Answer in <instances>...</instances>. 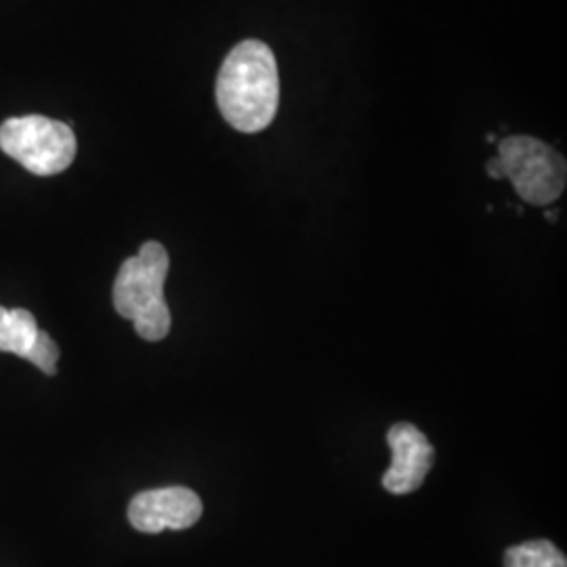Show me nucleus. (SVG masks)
Masks as SVG:
<instances>
[{"instance_id": "obj_6", "label": "nucleus", "mask_w": 567, "mask_h": 567, "mask_svg": "<svg viewBox=\"0 0 567 567\" xmlns=\"http://www.w3.org/2000/svg\"><path fill=\"white\" fill-rule=\"evenodd\" d=\"M393 461L383 475V487L391 494H412L425 484L426 473L435 463V447L425 433L412 423H398L386 433Z\"/></svg>"}, {"instance_id": "obj_1", "label": "nucleus", "mask_w": 567, "mask_h": 567, "mask_svg": "<svg viewBox=\"0 0 567 567\" xmlns=\"http://www.w3.org/2000/svg\"><path fill=\"white\" fill-rule=\"evenodd\" d=\"M280 76L274 51L264 41L236 44L217 76V105L227 124L252 135L265 131L278 114Z\"/></svg>"}, {"instance_id": "obj_9", "label": "nucleus", "mask_w": 567, "mask_h": 567, "mask_svg": "<svg viewBox=\"0 0 567 567\" xmlns=\"http://www.w3.org/2000/svg\"><path fill=\"white\" fill-rule=\"evenodd\" d=\"M23 360L32 362L37 368H41L44 374L53 377V374H58L60 347H58V343H55V341H53L44 330H41V332H39L37 343H34V347L30 349V353H28Z\"/></svg>"}, {"instance_id": "obj_5", "label": "nucleus", "mask_w": 567, "mask_h": 567, "mask_svg": "<svg viewBox=\"0 0 567 567\" xmlns=\"http://www.w3.org/2000/svg\"><path fill=\"white\" fill-rule=\"evenodd\" d=\"M203 517V501L189 487L173 486L147 489L128 505V522L143 534L164 529H187Z\"/></svg>"}, {"instance_id": "obj_4", "label": "nucleus", "mask_w": 567, "mask_h": 567, "mask_svg": "<svg viewBox=\"0 0 567 567\" xmlns=\"http://www.w3.org/2000/svg\"><path fill=\"white\" fill-rule=\"evenodd\" d=\"M76 135L65 122L41 114L9 118L0 124V150L39 175H60L76 158Z\"/></svg>"}, {"instance_id": "obj_8", "label": "nucleus", "mask_w": 567, "mask_h": 567, "mask_svg": "<svg viewBox=\"0 0 567 567\" xmlns=\"http://www.w3.org/2000/svg\"><path fill=\"white\" fill-rule=\"evenodd\" d=\"M505 567H567V559L550 540H529L507 548Z\"/></svg>"}, {"instance_id": "obj_7", "label": "nucleus", "mask_w": 567, "mask_h": 567, "mask_svg": "<svg viewBox=\"0 0 567 567\" xmlns=\"http://www.w3.org/2000/svg\"><path fill=\"white\" fill-rule=\"evenodd\" d=\"M37 318L28 309L0 307V351L25 358L39 339Z\"/></svg>"}, {"instance_id": "obj_3", "label": "nucleus", "mask_w": 567, "mask_h": 567, "mask_svg": "<svg viewBox=\"0 0 567 567\" xmlns=\"http://www.w3.org/2000/svg\"><path fill=\"white\" fill-rule=\"evenodd\" d=\"M503 177L532 206L557 203L567 182L566 158L548 143L529 135H508L498 143Z\"/></svg>"}, {"instance_id": "obj_10", "label": "nucleus", "mask_w": 567, "mask_h": 567, "mask_svg": "<svg viewBox=\"0 0 567 567\" xmlns=\"http://www.w3.org/2000/svg\"><path fill=\"white\" fill-rule=\"evenodd\" d=\"M486 171L487 175H489L492 179H505V177H503V168H501L498 158H492V161H487Z\"/></svg>"}, {"instance_id": "obj_2", "label": "nucleus", "mask_w": 567, "mask_h": 567, "mask_svg": "<svg viewBox=\"0 0 567 567\" xmlns=\"http://www.w3.org/2000/svg\"><path fill=\"white\" fill-rule=\"evenodd\" d=\"M168 267L171 259L163 244L145 243L135 257L121 265L112 292L114 309L152 343L171 332V311L164 299Z\"/></svg>"}]
</instances>
